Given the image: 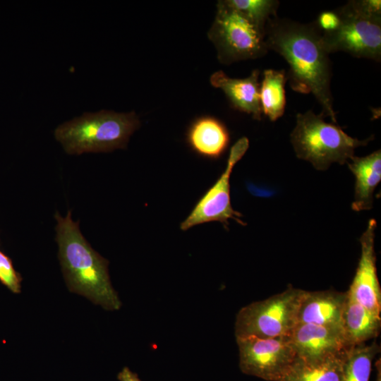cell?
I'll use <instances>...</instances> for the list:
<instances>
[{
	"mask_svg": "<svg viewBox=\"0 0 381 381\" xmlns=\"http://www.w3.org/2000/svg\"><path fill=\"white\" fill-rule=\"evenodd\" d=\"M265 38L268 50L281 55L289 66L286 75L291 89L313 94L322 107L320 114L336 123L331 61L314 22L305 24L276 16L267 23Z\"/></svg>",
	"mask_w": 381,
	"mask_h": 381,
	"instance_id": "cell-1",
	"label": "cell"
},
{
	"mask_svg": "<svg viewBox=\"0 0 381 381\" xmlns=\"http://www.w3.org/2000/svg\"><path fill=\"white\" fill-rule=\"evenodd\" d=\"M59 258L67 286L71 292L83 295L107 310L121 306L108 273L107 260L90 246L79 229V222L55 214Z\"/></svg>",
	"mask_w": 381,
	"mask_h": 381,
	"instance_id": "cell-2",
	"label": "cell"
},
{
	"mask_svg": "<svg viewBox=\"0 0 381 381\" xmlns=\"http://www.w3.org/2000/svg\"><path fill=\"white\" fill-rule=\"evenodd\" d=\"M140 126L134 111L111 110L85 112L59 125L55 138L69 155L109 152L126 148L130 136Z\"/></svg>",
	"mask_w": 381,
	"mask_h": 381,
	"instance_id": "cell-3",
	"label": "cell"
},
{
	"mask_svg": "<svg viewBox=\"0 0 381 381\" xmlns=\"http://www.w3.org/2000/svg\"><path fill=\"white\" fill-rule=\"evenodd\" d=\"M308 110L296 115L291 142L296 156L309 162L318 170H325L332 163L344 164L354 156V150L373 140V135L360 140L347 135L335 123Z\"/></svg>",
	"mask_w": 381,
	"mask_h": 381,
	"instance_id": "cell-4",
	"label": "cell"
},
{
	"mask_svg": "<svg viewBox=\"0 0 381 381\" xmlns=\"http://www.w3.org/2000/svg\"><path fill=\"white\" fill-rule=\"evenodd\" d=\"M304 291L289 286L281 293L241 308L236 317V338L288 335L298 324V311Z\"/></svg>",
	"mask_w": 381,
	"mask_h": 381,
	"instance_id": "cell-5",
	"label": "cell"
},
{
	"mask_svg": "<svg viewBox=\"0 0 381 381\" xmlns=\"http://www.w3.org/2000/svg\"><path fill=\"white\" fill-rule=\"evenodd\" d=\"M208 37L217 49L218 59L226 65L260 58L269 51L265 31L226 1H219L217 4L216 16Z\"/></svg>",
	"mask_w": 381,
	"mask_h": 381,
	"instance_id": "cell-6",
	"label": "cell"
},
{
	"mask_svg": "<svg viewBox=\"0 0 381 381\" xmlns=\"http://www.w3.org/2000/svg\"><path fill=\"white\" fill-rule=\"evenodd\" d=\"M339 16L337 28L321 32L328 54L344 52L357 58L381 60V19L365 16L347 2L336 9Z\"/></svg>",
	"mask_w": 381,
	"mask_h": 381,
	"instance_id": "cell-7",
	"label": "cell"
},
{
	"mask_svg": "<svg viewBox=\"0 0 381 381\" xmlns=\"http://www.w3.org/2000/svg\"><path fill=\"white\" fill-rule=\"evenodd\" d=\"M236 339L241 372L266 381H281L296 358L287 335Z\"/></svg>",
	"mask_w": 381,
	"mask_h": 381,
	"instance_id": "cell-8",
	"label": "cell"
},
{
	"mask_svg": "<svg viewBox=\"0 0 381 381\" xmlns=\"http://www.w3.org/2000/svg\"><path fill=\"white\" fill-rule=\"evenodd\" d=\"M249 147L248 139L240 138L231 148L226 167L214 184L198 200L191 212L180 225L188 229L205 222H219L227 228L232 219L244 225L242 214L232 208L230 198V176L235 164L243 157Z\"/></svg>",
	"mask_w": 381,
	"mask_h": 381,
	"instance_id": "cell-9",
	"label": "cell"
},
{
	"mask_svg": "<svg viewBox=\"0 0 381 381\" xmlns=\"http://www.w3.org/2000/svg\"><path fill=\"white\" fill-rule=\"evenodd\" d=\"M287 336L296 358L305 361L338 355L350 347L341 327L298 323Z\"/></svg>",
	"mask_w": 381,
	"mask_h": 381,
	"instance_id": "cell-10",
	"label": "cell"
},
{
	"mask_svg": "<svg viewBox=\"0 0 381 381\" xmlns=\"http://www.w3.org/2000/svg\"><path fill=\"white\" fill-rule=\"evenodd\" d=\"M376 225V221L371 219L360 238L361 257L348 291L361 305L380 315L381 289L377 274L374 248Z\"/></svg>",
	"mask_w": 381,
	"mask_h": 381,
	"instance_id": "cell-11",
	"label": "cell"
},
{
	"mask_svg": "<svg viewBox=\"0 0 381 381\" xmlns=\"http://www.w3.org/2000/svg\"><path fill=\"white\" fill-rule=\"evenodd\" d=\"M346 297V291H305L298 308V323L341 328Z\"/></svg>",
	"mask_w": 381,
	"mask_h": 381,
	"instance_id": "cell-12",
	"label": "cell"
},
{
	"mask_svg": "<svg viewBox=\"0 0 381 381\" xmlns=\"http://www.w3.org/2000/svg\"><path fill=\"white\" fill-rule=\"evenodd\" d=\"M259 70H253L245 78H231L222 71L214 72L210 78L211 85L223 90L231 104L237 109L261 120Z\"/></svg>",
	"mask_w": 381,
	"mask_h": 381,
	"instance_id": "cell-13",
	"label": "cell"
},
{
	"mask_svg": "<svg viewBox=\"0 0 381 381\" xmlns=\"http://www.w3.org/2000/svg\"><path fill=\"white\" fill-rule=\"evenodd\" d=\"M347 162L355 176L354 200L351 208L356 212L368 210L373 204V193L381 180V151L365 157L353 156Z\"/></svg>",
	"mask_w": 381,
	"mask_h": 381,
	"instance_id": "cell-14",
	"label": "cell"
},
{
	"mask_svg": "<svg viewBox=\"0 0 381 381\" xmlns=\"http://www.w3.org/2000/svg\"><path fill=\"white\" fill-rule=\"evenodd\" d=\"M341 317V328L349 346L365 343L375 338L380 332V315L369 310L347 291Z\"/></svg>",
	"mask_w": 381,
	"mask_h": 381,
	"instance_id": "cell-15",
	"label": "cell"
},
{
	"mask_svg": "<svg viewBox=\"0 0 381 381\" xmlns=\"http://www.w3.org/2000/svg\"><path fill=\"white\" fill-rule=\"evenodd\" d=\"M187 140L190 147L200 155L215 159L226 149L229 135L225 126L217 119L203 116L190 126Z\"/></svg>",
	"mask_w": 381,
	"mask_h": 381,
	"instance_id": "cell-16",
	"label": "cell"
},
{
	"mask_svg": "<svg viewBox=\"0 0 381 381\" xmlns=\"http://www.w3.org/2000/svg\"><path fill=\"white\" fill-rule=\"evenodd\" d=\"M345 351L312 362L296 358L281 381H342Z\"/></svg>",
	"mask_w": 381,
	"mask_h": 381,
	"instance_id": "cell-17",
	"label": "cell"
},
{
	"mask_svg": "<svg viewBox=\"0 0 381 381\" xmlns=\"http://www.w3.org/2000/svg\"><path fill=\"white\" fill-rule=\"evenodd\" d=\"M284 70L266 69L260 86V101L262 113L270 121H275L284 112L286 97L284 86L286 82Z\"/></svg>",
	"mask_w": 381,
	"mask_h": 381,
	"instance_id": "cell-18",
	"label": "cell"
},
{
	"mask_svg": "<svg viewBox=\"0 0 381 381\" xmlns=\"http://www.w3.org/2000/svg\"><path fill=\"white\" fill-rule=\"evenodd\" d=\"M379 351L376 342L349 347L343 359L342 381H369L373 361Z\"/></svg>",
	"mask_w": 381,
	"mask_h": 381,
	"instance_id": "cell-19",
	"label": "cell"
},
{
	"mask_svg": "<svg viewBox=\"0 0 381 381\" xmlns=\"http://www.w3.org/2000/svg\"><path fill=\"white\" fill-rule=\"evenodd\" d=\"M248 20L265 31L268 21L277 16L279 2L276 0H225Z\"/></svg>",
	"mask_w": 381,
	"mask_h": 381,
	"instance_id": "cell-20",
	"label": "cell"
},
{
	"mask_svg": "<svg viewBox=\"0 0 381 381\" xmlns=\"http://www.w3.org/2000/svg\"><path fill=\"white\" fill-rule=\"evenodd\" d=\"M22 277L16 271L11 259L0 250V282L12 293L21 291Z\"/></svg>",
	"mask_w": 381,
	"mask_h": 381,
	"instance_id": "cell-21",
	"label": "cell"
},
{
	"mask_svg": "<svg viewBox=\"0 0 381 381\" xmlns=\"http://www.w3.org/2000/svg\"><path fill=\"white\" fill-rule=\"evenodd\" d=\"M348 3L354 10L365 16L381 19L380 0H352Z\"/></svg>",
	"mask_w": 381,
	"mask_h": 381,
	"instance_id": "cell-22",
	"label": "cell"
},
{
	"mask_svg": "<svg viewBox=\"0 0 381 381\" xmlns=\"http://www.w3.org/2000/svg\"><path fill=\"white\" fill-rule=\"evenodd\" d=\"M314 23L320 32H330L339 25V16L337 10L324 11L319 15Z\"/></svg>",
	"mask_w": 381,
	"mask_h": 381,
	"instance_id": "cell-23",
	"label": "cell"
},
{
	"mask_svg": "<svg viewBox=\"0 0 381 381\" xmlns=\"http://www.w3.org/2000/svg\"><path fill=\"white\" fill-rule=\"evenodd\" d=\"M119 381H141L137 374L132 372L128 367H124L118 374Z\"/></svg>",
	"mask_w": 381,
	"mask_h": 381,
	"instance_id": "cell-24",
	"label": "cell"
},
{
	"mask_svg": "<svg viewBox=\"0 0 381 381\" xmlns=\"http://www.w3.org/2000/svg\"><path fill=\"white\" fill-rule=\"evenodd\" d=\"M376 369H377V377H376V381H381V365H380V359L375 363Z\"/></svg>",
	"mask_w": 381,
	"mask_h": 381,
	"instance_id": "cell-25",
	"label": "cell"
}]
</instances>
